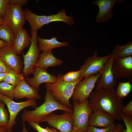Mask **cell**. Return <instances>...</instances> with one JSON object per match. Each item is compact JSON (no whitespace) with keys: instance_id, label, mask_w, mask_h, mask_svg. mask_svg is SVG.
<instances>
[{"instance_id":"obj_1","label":"cell","mask_w":132,"mask_h":132,"mask_svg":"<svg viewBox=\"0 0 132 132\" xmlns=\"http://www.w3.org/2000/svg\"><path fill=\"white\" fill-rule=\"evenodd\" d=\"M89 98V105L93 110H102L110 114L115 119L122 120L121 115L125 105L116 90L100 88L91 92Z\"/></svg>"},{"instance_id":"obj_2","label":"cell","mask_w":132,"mask_h":132,"mask_svg":"<svg viewBox=\"0 0 132 132\" xmlns=\"http://www.w3.org/2000/svg\"><path fill=\"white\" fill-rule=\"evenodd\" d=\"M44 102L33 110H24L21 118L23 121H33L41 123L42 119L45 116L55 110H60L72 112L73 109L68 108L56 101L49 91L46 90Z\"/></svg>"},{"instance_id":"obj_3","label":"cell","mask_w":132,"mask_h":132,"mask_svg":"<svg viewBox=\"0 0 132 132\" xmlns=\"http://www.w3.org/2000/svg\"><path fill=\"white\" fill-rule=\"evenodd\" d=\"M63 74H58L56 81L54 83L45 84L46 90H48L53 98L63 105L73 109L69 99L71 97L76 84L84 78H81L72 82H68L63 80Z\"/></svg>"},{"instance_id":"obj_4","label":"cell","mask_w":132,"mask_h":132,"mask_svg":"<svg viewBox=\"0 0 132 132\" xmlns=\"http://www.w3.org/2000/svg\"><path fill=\"white\" fill-rule=\"evenodd\" d=\"M26 19L30 23L31 33L41 29L44 25L53 22L61 21L71 26L75 23L73 17L67 16L66 14V9L60 11L56 14L49 16L38 15L32 12L31 10L26 8L24 11Z\"/></svg>"},{"instance_id":"obj_5","label":"cell","mask_w":132,"mask_h":132,"mask_svg":"<svg viewBox=\"0 0 132 132\" xmlns=\"http://www.w3.org/2000/svg\"><path fill=\"white\" fill-rule=\"evenodd\" d=\"M88 101V99L79 104L73 101L72 132H86L89 126V118L93 110L89 106Z\"/></svg>"},{"instance_id":"obj_6","label":"cell","mask_w":132,"mask_h":132,"mask_svg":"<svg viewBox=\"0 0 132 132\" xmlns=\"http://www.w3.org/2000/svg\"><path fill=\"white\" fill-rule=\"evenodd\" d=\"M3 19L4 23L9 27L15 35L23 28L26 20L22 6L10 3Z\"/></svg>"},{"instance_id":"obj_7","label":"cell","mask_w":132,"mask_h":132,"mask_svg":"<svg viewBox=\"0 0 132 132\" xmlns=\"http://www.w3.org/2000/svg\"><path fill=\"white\" fill-rule=\"evenodd\" d=\"M72 112L65 111L62 114L58 115L53 112L44 116L41 123L46 122L60 132H72Z\"/></svg>"},{"instance_id":"obj_8","label":"cell","mask_w":132,"mask_h":132,"mask_svg":"<svg viewBox=\"0 0 132 132\" xmlns=\"http://www.w3.org/2000/svg\"><path fill=\"white\" fill-rule=\"evenodd\" d=\"M37 31L31 33L30 45L27 53L23 55L24 66L22 74L26 77L34 73L40 55L41 51L37 45Z\"/></svg>"},{"instance_id":"obj_9","label":"cell","mask_w":132,"mask_h":132,"mask_svg":"<svg viewBox=\"0 0 132 132\" xmlns=\"http://www.w3.org/2000/svg\"><path fill=\"white\" fill-rule=\"evenodd\" d=\"M0 100L6 105L9 110V119L5 127L7 130L10 132H12V127L16 123V118L20 111L27 107H32L35 108L37 106L36 100L29 99L25 101L17 102L9 97L1 94Z\"/></svg>"},{"instance_id":"obj_10","label":"cell","mask_w":132,"mask_h":132,"mask_svg":"<svg viewBox=\"0 0 132 132\" xmlns=\"http://www.w3.org/2000/svg\"><path fill=\"white\" fill-rule=\"evenodd\" d=\"M111 56V54L100 57L95 51L93 55L88 57L80 67L79 70L81 77H85L94 76L100 73L105 64Z\"/></svg>"},{"instance_id":"obj_11","label":"cell","mask_w":132,"mask_h":132,"mask_svg":"<svg viewBox=\"0 0 132 132\" xmlns=\"http://www.w3.org/2000/svg\"><path fill=\"white\" fill-rule=\"evenodd\" d=\"M100 73L94 76L84 78L75 85L71 97L73 101L79 103L88 99L97 80L101 76Z\"/></svg>"},{"instance_id":"obj_12","label":"cell","mask_w":132,"mask_h":132,"mask_svg":"<svg viewBox=\"0 0 132 132\" xmlns=\"http://www.w3.org/2000/svg\"><path fill=\"white\" fill-rule=\"evenodd\" d=\"M114 78L132 79V56L122 58H114L112 66Z\"/></svg>"},{"instance_id":"obj_13","label":"cell","mask_w":132,"mask_h":132,"mask_svg":"<svg viewBox=\"0 0 132 132\" xmlns=\"http://www.w3.org/2000/svg\"><path fill=\"white\" fill-rule=\"evenodd\" d=\"M114 57L111 55L110 58L104 65L100 73L101 76L96 81V90L100 88L112 89L117 85V80L114 78L112 69Z\"/></svg>"},{"instance_id":"obj_14","label":"cell","mask_w":132,"mask_h":132,"mask_svg":"<svg viewBox=\"0 0 132 132\" xmlns=\"http://www.w3.org/2000/svg\"><path fill=\"white\" fill-rule=\"evenodd\" d=\"M0 57L11 69L21 73L22 70L21 58L13 45H8L0 49Z\"/></svg>"},{"instance_id":"obj_15","label":"cell","mask_w":132,"mask_h":132,"mask_svg":"<svg viewBox=\"0 0 132 132\" xmlns=\"http://www.w3.org/2000/svg\"><path fill=\"white\" fill-rule=\"evenodd\" d=\"M117 1V0H94L92 2V5H96L99 8L95 19L96 23L108 22L113 17L112 8Z\"/></svg>"},{"instance_id":"obj_16","label":"cell","mask_w":132,"mask_h":132,"mask_svg":"<svg viewBox=\"0 0 132 132\" xmlns=\"http://www.w3.org/2000/svg\"><path fill=\"white\" fill-rule=\"evenodd\" d=\"M33 77H26L25 80L30 86L38 91L39 86L43 83H54L56 81L57 77L48 73L46 69L36 67L33 73Z\"/></svg>"},{"instance_id":"obj_17","label":"cell","mask_w":132,"mask_h":132,"mask_svg":"<svg viewBox=\"0 0 132 132\" xmlns=\"http://www.w3.org/2000/svg\"><path fill=\"white\" fill-rule=\"evenodd\" d=\"M115 119L110 114L100 110H93L90 115L88 123L90 126L105 128L114 123Z\"/></svg>"},{"instance_id":"obj_18","label":"cell","mask_w":132,"mask_h":132,"mask_svg":"<svg viewBox=\"0 0 132 132\" xmlns=\"http://www.w3.org/2000/svg\"><path fill=\"white\" fill-rule=\"evenodd\" d=\"M41 96L38 91L29 85L23 78L16 86L14 92V98L19 99L26 98L28 99L35 100L40 99Z\"/></svg>"},{"instance_id":"obj_19","label":"cell","mask_w":132,"mask_h":132,"mask_svg":"<svg viewBox=\"0 0 132 132\" xmlns=\"http://www.w3.org/2000/svg\"><path fill=\"white\" fill-rule=\"evenodd\" d=\"M63 64L62 60L55 57L51 51L40 54L36 66L46 69L49 67H55Z\"/></svg>"},{"instance_id":"obj_20","label":"cell","mask_w":132,"mask_h":132,"mask_svg":"<svg viewBox=\"0 0 132 132\" xmlns=\"http://www.w3.org/2000/svg\"><path fill=\"white\" fill-rule=\"evenodd\" d=\"M13 45L19 55L31 43V37L27 30L23 28L16 34Z\"/></svg>"},{"instance_id":"obj_21","label":"cell","mask_w":132,"mask_h":132,"mask_svg":"<svg viewBox=\"0 0 132 132\" xmlns=\"http://www.w3.org/2000/svg\"><path fill=\"white\" fill-rule=\"evenodd\" d=\"M38 47L41 51L47 52L52 51L55 48L67 46L69 44L67 42L58 41L56 37H54L50 39H45L38 37Z\"/></svg>"},{"instance_id":"obj_22","label":"cell","mask_w":132,"mask_h":132,"mask_svg":"<svg viewBox=\"0 0 132 132\" xmlns=\"http://www.w3.org/2000/svg\"><path fill=\"white\" fill-rule=\"evenodd\" d=\"M111 55L114 58H122L132 56V41L122 46L118 44L115 46Z\"/></svg>"},{"instance_id":"obj_23","label":"cell","mask_w":132,"mask_h":132,"mask_svg":"<svg viewBox=\"0 0 132 132\" xmlns=\"http://www.w3.org/2000/svg\"><path fill=\"white\" fill-rule=\"evenodd\" d=\"M15 35L6 24L0 25V39L8 45H13Z\"/></svg>"},{"instance_id":"obj_24","label":"cell","mask_w":132,"mask_h":132,"mask_svg":"<svg viewBox=\"0 0 132 132\" xmlns=\"http://www.w3.org/2000/svg\"><path fill=\"white\" fill-rule=\"evenodd\" d=\"M23 78L22 74L18 73L13 70L8 73L5 78L4 81L16 86Z\"/></svg>"},{"instance_id":"obj_25","label":"cell","mask_w":132,"mask_h":132,"mask_svg":"<svg viewBox=\"0 0 132 132\" xmlns=\"http://www.w3.org/2000/svg\"><path fill=\"white\" fill-rule=\"evenodd\" d=\"M132 87V85L129 81L120 82L116 90L118 96L122 99L126 97L131 91Z\"/></svg>"},{"instance_id":"obj_26","label":"cell","mask_w":132,"mask_h":132,"mask_svg":"<svg viewBox=\"0 0 132 132\" xmlns=\"http://www.w3.org/2000/svg\"><path fill=\"white\" fill-rule=\"evenodd\" d=\"M16 86L4 81L0 83V94L8 96L12 99L14 98Z\"/></svg>"},{"instance_id":"obj_27","label":"cell","mask_w":132,"mask_h":132,"mask_svg":"<svg viewBox=\"0 0 132 132\" xmlns=\"http://www.w3.org/2000/svg\"><path fill=\"white\" fill-rule=\"evenodd\" d=\"M10 116L3 103L0 100V127H6L8 124Z\"/></svg>"},{"instance_id":"obj_28","label":"cell","mask_w":132,"mask_h":132,"mask_svg":"<svg viewBox=\"0 0 132 132\" xmlns=\"http://www.w3.org/2000/svg\"><path fill=\"white\" fill-rule=\"evenodd\" d=\"M81 74L79 70L76 71H71L64 75L63 79L65 81L68 82H75L81 78Z\"/></svg>"},{"instance_id":"obj_29","label":"cell","mask_w":132,"mask_h":132,"mask_svg":"<svg viewBox=\"0 0 132 132\" xmlns=\"http://www.w3.org/2000/svg\"><path fill=\"white\" fill-rule=\"evenodd\" d=\"M121 117L126 127V129L123 127L121 132H132V117L122 113Z\"/></svg>"},{"instance_id":"obj_30","label":"cell","mask_w":132,"mask_h":132,"mask_svg":"<svg viewBox=\"0 0 132 132\" xmlns=\"http://www.w3.org/2000/svg\"><path fill=\"white\" fill-rule=\"evenodd\" d=\"M115 128V125L114 123L106 128H98L89 126L86 132H113Z\"/></svg>"},{"instance_id":"obj_31","label":"cell","mask_w":132,"mask_h":132,"mask_svg":"<svg viewBox=\"0 0 132 132\" xmlns=\"http://www.w3.org/2000/svg\"><path fill=\"white\" fill-rule=\"evenodd\" d=\"M9 0H0V18L3 19L4 16Z\"/></svg>"},{"instance_id":"obj_32","label":"cell","mask_w":132,"mask_h":132,"mask_svg":"<svg viewBox=\"0 0 132 132\" xmlns=\"http://www.w3.org/2000/svg\"><path fill=\"white\" fill-rule=\"evenodd\" d=\"M13 70L11 69L5 62L0 57V73L10 72Z\"/></svg>"},{"instance_id":"obj_33","label":"cell","mask_w":132,"mask_h":132,"mask_svg":"<svg viewBox=\"0 0 132 132\" xmlns=\"http://www.w3.org/2000/svg\"><path fill=\"white\" fill-rule=\"evenodd\" d=\"M122 113L126 115L132 117V101L129 102L122 109Z\"/></svg>"},{"instance_id":"obj_34","label":"cell","mask_w":132,"mask_h":132,"mask_svg":"<svg viewBox=\"0 0 132 132\" xmlns=\"http://www.w3.org/2000/svg\"><path fill=\"white\" fill-rule=\"evenodd\" d=\"M28 122L31 126L37 132H48L45 128H43L41 127L38 123L33 121H30Z\"/></svg>"},{"instance_id":"obj_35","label":"cell","mask_w":132,"mask_h":132,"mask_svg":"<svg viewBox=\"0 0 132 132\" xmlns=\"http://www.w3.org/2000/svg\"><path fill=\"white\" fill-rule=\"evenodd\" d=\"M28 1V0H9L10 3L18 4L22 6L26 4Z\"/></svg>"},{"instance_id":"obj_36","label":"cell","mask_w":132,"mask_h":132,"mask_svg":"<svg viewBox=\"0 0 132 132\" xmlns=\"http://www.w3.org/2000/svg\"><path fill=\"white\" fill-rule=\"evenodd\" d=\"M123 127L122 124L118 123L115 125V129L113 132H121Z\"/></svg>"},{"instance_id":"obj_37","label":"cell","mask_w":132,"mask_h":132,"mask_svg":"<svg viewBox=\"0 0 132 132\" xmlns=\"http://www.w3.org/2000/svg\"><path fill=\"white\" fill-rule=\"evenodd\" d=\"M8 73H0V83L4 81L5 78Z\"/></svg>"},{"instance_id":"obj_38","label":"cell","mask_w":132,"mask_h":132,"mask_svg":"<svg viewBox=\"0 0 132 132\" xmlns=\"http://www.w3.org/2000/svg\"><path fill=\"white\" fill-rule=\"evenodd\" d=\"M8 45V44L7 43L0 39V49Z\"/></svg>"},{"instance_id":"obj_39","label":"cell","mask_w":132,"mask_h":132,"mask_svg":"<svg viewBox=\"0 0 132 132\" xmlns=\"http://www.w3.org/2000/svg\"><path fill=\"white\" fill-rule=\"evenodd\" d=\"M45 129L48 132H58L59 131H57L54 128H50L48 127H47L45 128Z\"/></svg>"},{"instance_id":"obj_40","label":"cell","mask_w":132,"mask_h":132,"mask_svg":"<svg viewBox=\"0 0 132 132\" xmlns=\"http://www.w3.org/2000/svg\"><path fill=\"white\" fill-rule=\"evenodd\" d=\"M20 132H29L25 126V122L23 121V128L22 131Z\"/></svg>"},{"instance_id":"obj_41","label":"cell","mask_w":132,"mask_h":132,"mask_svg":"<svg viewBox=\"0 0 132 132\" xmlns=\"http://www.w3.org/2000/svg\"><path fill=\"white\" fill-rule=\"evenodd\" d=\"M0 132H10L5 127H0Z\"/></svg>"},{"instance_id":"obj_42","label":"cell","mask_w":132,"mask_h":132,"mask_svg":"<svg viewBox=\"0 0 132 132\" xmlns=\"http://www.w3.org/2000/svg\"><path fill=\"white\" fill-rule=\"evenodd\" d=\"M4 22L3 19L0 18V25L4 24Z\"/></svg>"},{"instance_id":"obj_43","label":"cell","mask_w":132,"mask_h":132,"mask_svg":"<svg viewBox=\"0 0 132 132\" xmlns=\"http://www.w3.org/2000/svg\"></svg>"}]
</instances>
